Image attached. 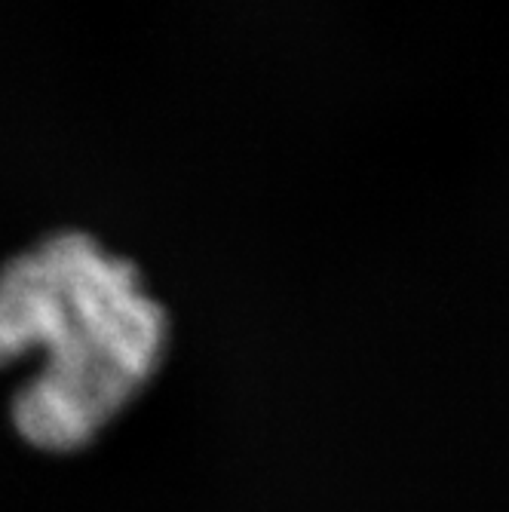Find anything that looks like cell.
Masks as SVG:
<instances>
[{"label":"cell","instance_id":"cell-1","mask_svg":"<svg viewBox=\"0 0 509 512\" xmlns=\"http://www.w3.org/2000/svg\"><path fill=\"white\" fill-rule=\"evenodd\" d=\"M169 313L135 261L86 230L46 234L0 264V368L40 356L10 417L37 451L96 442L163 365Z\"/></svg>","mask_w":509,"mask_h":512}]
</instances>
